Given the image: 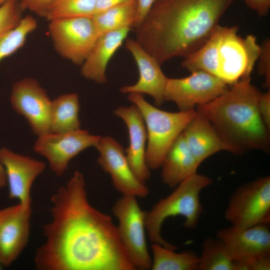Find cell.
Segmentation results:
<instances>
[{
	"label": "cell",
	"instance_id": "21",
	"mask_svg": "<svg viewBox=\"0 0 270 270\" xmlns=\"http://www.w3.org/2000/svg\"><path fill=\"white\" fill-rule=\"evenodd\" d=\"M200 164L190 150L182 132L173 143L160 166L163 182L170 188L197 174Z\"/></svg>",
	"mask_w": 270,
	"mask_h": 270
},
{
	"label": "cell",
	"instance_id": "3",
	"mask_svg": "<svg viewBox=\"0 0 270 270\" xmlns=\"http://www.w3.org/2000/svg\"><path fill=\"white\" fill-rule=\"evenodd\" d=\"M250 82V78H242L212 100L196 106L235 154L268 151L270 146V130L258 109L262 92Z\"/></svg>",
	"mask_w": 270,
	"mask_h": 270
},
{
	"label": "cell",
	"instance_id": "29",
	"mask_svg": "<svg viewBox=\"0 0 270 270\" xmlns=\"http://www.w3.org/2000/svg\"><path fill=\"white\" fill-rule=\"evenodd\" d=\"M260 46V54L258 58V72L264 77L265 84L270 89V40L266 38Z\"/></svg>",
	"mask_w": 270,
	"mask_h": 270
},
{
	"label": "cell",
	"instance_id": "17",
	"mask_svg": "<svg viewBox=\"0 0 270 270\" xmlns=\"http://www.w3.org/2000/svg\"><path fill=\"white\" fill-rule=\"evenodd\" d=\"M125 46L136 62L139 72L138 82L134 84L120 88L122 94H147L159 106L164 102V92L166 78L156 59L145 50L135 40L127 38Z\"/></svg>",
	"mask_w": 270,
	"mask_h": 270
},
{
	"label": "cell",
	"instance_id": "23",
	"mask_svg": "<svg viewBox=\"0 0 270 270\" xmlns=\"http://www.w3.org/2000/svg\"><path fill=\"white\" fill-rule=\"evenodd\" d=\"M136 6V0H132L94 13L92 18L98 36L122 28H133Z\"/></svg>",
	"mask_w": 270,
	"mask_h": 270
},
{
	"label": "cell",
	"instance_id": "5",
	"mask_svg": "<svg viewBox=\"0 0 270 270\" xmlns=\"http://www.w3.org/2000/svg\"><path fill=\"white\" fill-rule=\"evenodd\" d=\"M212 182V180L203 174H196L182 182L169 195L154 204L146 216V230L150 240L176 250L177 246L164 240L161 234L165 220L171 216L184 218V226L192 230L196 228L204 208L200 194Z\"/></svg>",
	"mask_w": 270,
	"mask_h": 270
},
{
	"label": "cell",
	"instance_id": "31",
	"mask_svg": "<svg viewBox=\"0 0 270 270\" xmlns=\"http://www.w3.org/2000/svg\"><path fill=\"white\" fill-rule=\"evenodd\" d=\"M21 9H28L40 16H46L54 0H20Z\"/></svg>",
	"mask_w": 270,
	"mask_h": 270
},
{
	"label": "cell",
	"instance_id": "14",
	"mask_svg": "<svg viewBox=\"0 0 270 270\" xmlns=\"http://www.w3.org/2000/svg\"><path fill=\"white\" fill-rule=\"evenodd\" d=\"M31 206L21 203L0 209V260L10 265L26 246L29 238Z\"/></svg>",
	"mask_w": 270,
	"mask_h": 270
},
{
	"label": "cell",
	"instance_id": "12",
	"mask_svg": "<svg viewBox=\"0 0 270 270\" xmlns=\"http://www.w3.org/2000/svg\"><path fill=\"white\" fill-rule=\"evenodd\" d=\"M10 100L12 108L24 117L37 136L50 132L52 100L36 80L26 78L15 82Z\"/></svg>",
	"mask_w": 270,
	"mask_h": 270
},
{
	"label": "cell",
	"instance_id": "37",
	"mask_svg": "<svg viewBox=\"0 0 270 270\" xmlns=\"http://www.w3.org/2000/svg\"><path fill=\"white\" fill-rule=\"evenodd\" d=\"M9 0H0V6L4 4L5 2L9 1Z\"/></svg>",
	"mask_w": 270,
	"mask_h": 270
},
{
	"label": "cell",
	"instance_id": "2",
	"mask_svg": "<svg viewBox=\"0 0 270 270\" xmlns=\"http://www.w3.org/2000/svg\"><path fill=\"white\" fill-rule=\"evenodd\" d=\"M235 0H156L135 40L162 65L186 57L210 38Z\"/></svg>",
	"mask_w": 270,
	"mask_h": 270
},
{
	"label": "cell",
	"instance_id": "26",
	"mask_svg": "<svg viewBox=\"0 0 270 270\" xmlns=\"http://www.w3.org/2000/svg\"><path fill=\"white\" fill-rule=\"evenodd\" d=\"M37 25L36 20L32 16H27L16 27L0 34V61L20 48Z\"/></svg>",
	"mask_w": 270,
	"mask_h": 270
},
{
	"label": "cell",
	"instance_id": "33",
	"mask_svg": "<svg viewBox=\"0 0 270 270\" xmlns=\"http://www.w3.org/2000/svg\"><path fill=\"white\" fill-rule=\"evenodd\" d=\"M156 0H136V15L133 28H136L143 21Z\"/></svg>",
	"mask_w": 270,
	"mask_h": 270
},
{
	"label": "cell",
	"instance_id": "16",
	"mask_svg": "<svg viewBox=\"0 0 270 270\" xmlns=\"http://www.w3.org/2000/svg\"><path fill=\"white\" fill-rule=\"evenodd\" d=\"M269 224H260L248 227L233 226L219 229L216 237L228 248L234 262L270 254Z\"/></svg>",
	"mask_w": 270,
	"mask_h": 270
},
{
	"label": "cell",
	"instance_id": "7",
	"mask_svg": "<svg viewBox=\"0 0 270 270\" xmlns=\"http://www.w3.org/2000/svg\"><path fill=\"white\" fill-rule=\"evenodd\" d=\"M112 210L118 220L119 235L130 261L136 269H150L152 260L145 233L146 212L142 210L133 196H122Z\"/></svg>",
	"mask_w": 270,
	"mask_h": 270
},
{
	"label": "cell",
	"instance_id": "28",
	"mask_svg": "<svg viewBox=\"0 0 270 270\" xmlns=\"http://www.w3.org/2000/svg\"><path fill=\"white\" fill-rule=\"evenodd\" d=\"M17 0H9L0 6V34L16 27L22 20Z\"/></svg>",
	"mask_w": 270,
	"mask_h": 270
},
{
	"label": "cell",
	"instance_id": "32",
	"mask_svg": "<svg viewBox=\"0 0 270 270\" xmlns=\"http://www.w3.org/2000/svg\"><path fill=\"white\" fill-rule=\"evenodd\" d=\"M260 117L266 126L270 128V90L262 94L258 102Z\"/></svg>",
	"mask_w": 270,
	"mask_h": 270
},
{
	"label": "cell",
	"instance_id": "15",
	"mask_svg": "<svg viewBox=\"0 0 270 270\" xmlns=\"http://www.w3.org/2000/svg\"><path fill=\"white\" fill-rule=\"evenodd\" d=\"M0 162L4 168L9 198L31 206L30 192L36 179L44 171L45 163L4 147L0 149Z\"/></svg>",
	"mask_w": 270,
	"mask_h": 270
},
{
	"label": "cell",
	"instance_id": "35",
	"mask_svg": "<svg viewBox=\"0 0 270 270\" xmlns=\"http://www.w3.org/2000/svg\"><path fill=\"white\" fill-rule=\"evenodd\" d=\"M132 0H96L95 12H100L110 8Z\"/></svg>",
	"mask_w": 270,
	"mask_h": 270
},
{
	"label": "cell",
	"instance_id": "9",
	"mask_svg": "<svg viewBox=\"0 0 270 270\" xmlns=\"http://www.w3.org/2000/svg\"><path fill=\"white\" fill-rule=\"evenodd\" d=\"M50 22L48 30L56 50L74 64L82 65L98 37L92 17L66 18Z\"/></svg>",
	"mask_w": 270,
	"mask_h": 270
},
{
	"label": "cell",
	"instance_id": "4",
	"mask_svg": "<svg viewBox=\"0 0 270 270\" xmlns=\"http://www.w3.org/2000/svg\"><path fill=\"white\" fill-rule=\"evenodd\" d=\"M238 30L237 26L218 25L200 48L184 58L182 66L190 72L205 71L227 84L250 78L260 46L254 36L242 38Z\"/></svg>",
	"mask_w": 270,
	"mask_h": 270
},
{
	"label": "cell",
	"instance_id": "25",
	"mask_svg": "<svg viewBox=\"0 0 270 270\" xmlns=\"http://www.w3.org/2000/svg\"><path fill=\"white\" fill-rule=\"evenodd\" d=\"M234 260L220 239L208 237L203 242L198 270H234Z\"/></svg>",
	"mask_w": 270,
	"mask_h": 270
},
{
	"label": "cell",
	"instance_id": "34",
	"mask_svg": "<svg viewBox=\"0 0 270 270\" xmlns=\"http://www.w3.org/2000/svg\"><path fill=\"white\" fill-rule=\"evenodd\" d=\"M247 6L255 11L259 16H264L268 12L270 0H244Z\"/></svg>",
	"mask_w": 270,
	"mask_h": 270
},
{
	"label": "cell",
	"instance_id": "1",
	"mask_svg": "<svg viewBox=\"0 0 270 270\" xmlns=\"http://www.w3.org/2000/svg\"><path fill=\"white\" fill-rule=\"evenodd\" d=\"M51 220L42 225L39 270H134L117 226L89 203L84 176L76 170L51 198Z\"/></svg>",
	"mask_w": 270,
	"mask_h": 270
},
{
	"label": "cell",
	"instance_id": "6",
	"mask_svg": "<svg viewBox=\"0 0 270 270\" xmlns=\"http://www.w3.org/2000/svg\"><path fill=\"white\" fill-rule=\"evenodd\" d=\"M128 99L138 109L146 124V164L150 169H158L170 146L197 111L194 109L176 112L162 110L150 104L143 94L138 93L128 94Z\"/></svg>",
	"mask_w": 270,
	"mask_h": 270
},
{
	"label": "cell",
	"instance_id": "22",
	"mask_svg": "<svg viewBox=\"0 0 270 270\" xmlns=\"http://www.w3.org/2000/svg\"><path fill=\"white\" fill-rule=\"evenodd\" d=\"M80 108L78 96L76 93L64 94L52 100L50 132H66L80 129Z\"/></svg>",
	"mask_w": 270,
	"mask_h": 270
},
{
	"label": "cell",
	"instance_id": "27",
	"mask_svg": "<svg viewBox=\"0 0 270 270\" xmlns=\"http://www.w3.org/2000/svg\"><path fill=\"white\" fill-rule=\"evenodd\" d=\"M96 2V0H54L45 17L49 21L66 18L92 17Z\"/></svg>",
	"mask_w": 270,
	"mask_h": 270
},
{
	"label": "cell",
	"instance_id": "11",
	"mask_svg": "<svg viewBox=\"0 0 270 270\" xmlns=\"http://www.w3.org/2000/svg\"><path fill=\"white\" fill-rule=\"evenodd\" d=\"M100 137L80 128L66 132H50L38 136L33 148L46 158L55 175L60 176L73 158L88 148L95 147Z\"/></svg>",
	"mask_w": 270,
	"mask_h": 270
},
{
	"label": "cell",
	"instance_id": "19",
	"mask_svg": "<svg viewBox=\"0 0 270 270\" xmlns=\"http://www.w3.org/2000/svg\"><path fill=\"white\" fill-rule=\"evenodd\" d=\"M132 28H122L99 36L88 57L81 65V74L99 84L107 82L106 75L108 63L126 40Z\"/></svg>",
	"mask_w": 270,
	"mask_h": 270
},
{
	"label": "cell",
	"instance_id": "36",
	"mask_svg": "<svg viewBox=\"0 0 270 270\" xmlns=\"http://www.w3.org/2000/svg\"><path fill=\"white\" fill-rule=\"evenodd\" d=\"M6 184L7 181L5 170L0 162V188H4Z\"/></svg>",
	"mask_w": 270,
	"mask_h": 270
},
{
	"label": "cell",
	"instance_id": "24",
	"mask_svg": "<svg viewBox=\"0 0 270 270\" xmlns=\"http://www.w3.org/2000/svg\"><path fill=\"white\" fill-rule=\"evenodd\" d=\"M152 250V270H198L199 256L192 250L177 253L156 243Z\"/></svg>",
	"mask_w": 270,
	"mask_h": 270
},
{
	"label": "cell",
	"instance_id": "13",
	"mask_svg": "<svg viewBox=\"0 0 270 270\" xmlns=\"http://www.w3.org/2000/svg\"><path fill=\"white\" fill-rule=\"evenodd\" d=\"M98 152V162L104 171L108 174L115 188L122 196L145 198L150 192L132 170L126 158L125 150L115 139L100 137L94 147Z\"/></svg>",
	"mask_w": 270,
	"mask_h": 270
},
{
	"label": "cell",
	"instance_id": "30",
	"mask_svg": "<svg viewBox=\"0 0 270 270\" xmlns=\"http://www.w3.org/2000/svg\"><path fill=\"white\" fill-rule=\"evenodd\" d=\"M234 270H269L270 254L256 256L244 260L234 262Z\"/></svg>",
	"mask_w": 270,
	"mask_h": 270
},
{
	"label": "cell",
	"instance_id": "10",
	"mask_svg": "<svg viewBox=\"0 0 270 270\" xmlns=\"http://www.w3.org/2000/svg\"><path fill=\"white\" fill-rule=\"evenodd\" d=\"M182 78H167L164 101L174 102L180 111L194 110L222 94L228 85L217 76L203 70L191 72Z\"/></svg>",
	"mask_w": 270,
	"mask_h": 270
},
{
	"label": "cell",
	"instance_id": "38",
	"mask_svg": "<svg viewBox=\"0 0 270 270\" xmlns=\"http://www.w3.org/2000/svg\"><path fill=\"white\" fill-rule=\"evenodd\" d=\"M2 266H3L2 265L0 260V270L2 268Z\"/></svg>",
	"mask_w": 270,
	"mask_h": 270
},
{
	"label": "cell",
	"instance_id": "8",
	"mask_svg": "<svg viewBox=\"0 0 270 270\" xmlns=\"http://www.w3.org/2000/svg\"><path fill=\"white\" fill-rule=\"evenodd\" d=\"M231 226L248 227L270 222V177H260L238 188L224 212Z\"/></svg>",
	"mask_w": 270,
	"mask_h": 270
},
{
	"label": "cell",
	"instance_id": "20",
	"mask_svg": "<svg viewBox=\"0 0 270 270\" xmlns=\"http://www.w3.org/2000/svg\"><path fill=\"white\" fill-rule=\"evenodd\" d=\"M196 111L182 134L198 163L200 164L209 156L220 151L232 153L230 147L222 140L208 118Z\"/></svg>",
	"mask_w": 270,
	"mask_h": 270
},
{
	"label": "cell",
	"instance_id": "18",
	"mask_svg": "<svg viewBox=\"0 0 270 270\" xmlns=\"http://www.w3.org/2000/svg\"><path fill=\"white\" fill-rule=\"evenodd\" d=\"M114 114L125 123L128 132L129 145L125 150L128 164L136 178L145 184L150 176L146 158L148 136L142 115L132 104L120 106L114 110Z\"/></svg>",
	"mask_w": 270,
	"mask_h": 270
}]
</instances>
